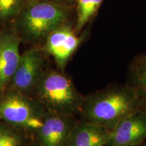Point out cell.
Instances as JSON below:
<instances>
[{"label": "cell", "instance_id": "obj_10", "mask_svg": "<svg viewBox=\"0 0 146 146\" xmlns=\"http://www.w3.org/2000/svg\"><path fill=\"white\" fill-rule=\"evenodd\" d=\"M110 131L86 120L77 121L66 146H106Z\"/></svg>", "mask_w": 146, "mask_h": 146}, {"label": "cell", "instance_id": "obj_2", "mask_svg": "<svg viewBox=\"0 0 146 146\" xmlns=\"http://www.w3.org/2000/svg\"><path fill=\"white\" fill-rule=\"evenodd\" d=\"M69 16L68 6L47 0H28L15 19L16 32L20 39L36 43L67 23Z\"/></svg>", "mask_w": 146, "mask_h": 146}, {"label": "cell", "instance_id": "obj_4", "mask_svg": "<svg viewBox=\"0 0 146 146\" xmlns=\"http://www.w3.org/2000/svg\"><path fill=\"white\" fill-rule=\"evenodd\" d=\"M47 114L43 106L30 95L12 89L0 95V121L20 130L36 133Z\"/></svg>", "mask_w": 146, "mask_h": 146}, {"label": "cell", "instance_id": "obj_8", "mask_svg": "<svg viewBox=\"0 0 146 146\" xmlns=\"http://www.w3.org/2000/svg\"><path fill=\"white\" fill-rule=\"evenodd\" d=\"M76 123L73 116L48 112L36 141L40 146H66Z\"/></svg>", "mask_w": 146, "mask_h": 146}, {"label": "cell", "instance_id": "obj_6", "mask_svg": "<svg viewBox=\"0 0 146 146\" xmlns=\"http://www.w3.org/2000/svg\"><path fill=\"white\" fill-rule=\"evenodd\" d=\"M82 38L77 36L75 29L66 23L47 36L45 40V52L54 58L60 70L66 66L81 44Z\"/></svg>", "mask_w": 146, "mask_h": 146}, {"label": "cell", "instance_id": "obj_13", "mask_svg": "<svg viewBox=\"0 0 146 146\" xmlns=\"http://www.w3.org/2000/svg\"><path fill=\"white\" fill-rule=\"evenodd\" d=\"M0 146H25L24 131L0 121Z\"/></svg>", "mask_w": 146, "mask_h": 146}, {"label": "cell", "instance_id": "obj_16", "mask_svg": "<svg viewBox=\"0 0 146 146\" xmlns=\"http://www.w3.org/2000/svg\"><path fill=\"white\" fill-rule=\"evenodd\" d=\"M29 146H40L39 145V143H37V141H34V142H33V143L31 144Z\"/></svg>", "mask_w": 146, "mask_h": 146}, {"label": "cell", "instance_id": "obj_7", "mask_svg": "<svg viewBox=\"0 0 146 146\" xmlns=\"http://www.w3.org/2000/svg\"><path fill=\"white\" fill-rule=\"evenodd\" d=\"M146 140V112L139 110L121 120L110 133L106 146H133Z\"/></svg>", "mask_w": 146, "mask_h": 146}, {"label": "cell", "instance_id": "obj_15", "mask_svg": "<svg viewBox=\"0 0 146 146\" xmlns=\"http://www.w3.org/2000/svg\"><path fill=\"white\" fill-rule=\"evenodd\" d=\"M47 1H52V2L59 3V4H62L68 7H70L71 5H74L76 2V0H47Z\"/></svg>", "mask_w": 146, "mask_h": 146}, {"label": "cell", "instance_id": "obj_17", "mask_svg": "<svg viewBox=\"0 0 146 146\" xmlns=\"http://www.w3.org/2000/svg\"><path fill=\"white\" fill-rule=\"evenodd\" d=\"M133 146H146V143L145 142H143V143H141L140 144H138V145H133Z\"/></svg>", "mask_w": 146, "mask_h": 146}, {"label": "cell", "instance_id": "obj_11", "mask_svg": "<svg viewBox=\"0 0 146 146\" xmlns=\"http://www.w3.org/2000/svg\"><path fill=\"white\" fill-rule=\"evenodd\" d=\"M127 84L134 91L141 110L146 112V52L136 56L131 62Z\"/></svg>", "mask_w": 146, "mask_h": 146}, {"label": "cell", "instance_id": "obj_12", "mask_svg": "<svg viewBox=\"0 0 146 146\" xmlns=\"http://www.w3.org/2000/svg\"><path fill=\"white\" fill-rule=\"evenodd\" d=\"M103 1L104 0H76L77 18L74 28L76 33L81 31L96 14Z\"/></svg>", "mask_w": 146, "mask_h": 146}, {"label": "cell", "instance_id": "obj_9", "mask_svg": "<svg viewBox=\"0 0 146 146\" xmlns=\"http://www.w3.org/2000/svg\"><path fill=\"white\" fill-rule=\"evenodd\" d=\"M20 39L16 31L0 33V95L9 87L19 64Z\"/></svg>", "mask_w": 146, "mask_h": 146}, {"label": "cell", "instance_id": "obj_3", "mask_svg": "<svg viewBox=\"0 0 146 146\" xmlns=\"http://www.w3.org/2000/svg\"><path fill=\"white\" fill-rule=\"evenodd\" d=\"M32 94L48 112L73 116L80 113L85 97L63 71H45Z\"/></svg>", "mask_w": 146, "mask_h": 146}, {"label": "cell", "instance_id": "obj_14", "mask_svg": "<svg viewBox=\"0 0 146 146\" xmlns=\"http://www.w3.org/2000/svg\"><path fill=\"white\" fill-rule=\"evenodd\" d=\"M27 0H0V23L15 20Z\"/></svg>", "mask_w": 146, "mask_h": 146}, {"label": "cell", "instance_id": "obj_5", "mask_svg": "<svg viewBox=\"0 0 146 146\" xmlns=\"http://www.w3.org/2000/svg\"><path fill=\"white\" fill-rule=\"evenodd\" d=\"M43 68L44 58L41 50L31 49L25 52L21 56L9 89L30 95L45 72Z\"/></svg>", "mask_w": 146, "mask_h": 146}, {"label": "cell", "instance_id": "obj_1", "mask_svg": "<svg viewBox=\"0 0 146 146\" xmlns=\"http://www.w3.org/2000/svg\"><path fill=\"white\" fill-rule=\"evenodd\" d=\"M141 110L134 91L126 85H112L85 98L81 113L83 120L112 131L126 116Z\"/></svg>", "mask_w": 146, "mask_h": 146}]
</instances>
